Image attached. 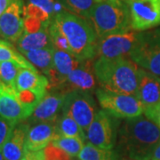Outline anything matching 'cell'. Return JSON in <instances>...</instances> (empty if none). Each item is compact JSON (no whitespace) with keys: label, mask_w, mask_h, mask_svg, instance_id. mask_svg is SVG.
I'll return each mask as SVG.
<instances>
[{"label":"cell","mask_w":160,"mask_h":160,"mask_svg":"<svg viewBox=\"0 0 160 160\" xmlns=\"http://www.w3.org/2000/svg\"><path fill=\"white\" fill-rule=\"evenodd\" d=\"M62 112L72 117L86 133L98 111L90 92L71 91L65 93Z\"/></svg>","instance_id":"8992f818"},{"label":"cell","mask_w":160,"mask_h":160,"mask_svg":"<svg viewBox=\"0 0 160 160\" xmlns=\"http://www.w3.org/2000/svg\"><path fill=\"white\" fill-rule=\"evenodd\" d=\"M132 29L145 31L160 25V0H126Z\"/></svg>","instance_id":"9c48e42d"},{"label":"cell","mask_w":160,"mask_h":160,"mask_svg":"<svg viewBox=\"0 0 160 160\" xmlns=\"http://www.w3.org/2000/svg\"><path fill=\"white\" fill-rule=\"evenodd\" d=\"M137 97L144 109L160 102V78L140 68L138 73Z\"/></svg>","instance_id":"2e32d148"},{"label":"cell","mask_w":160,"mask_h":160,"mask_svg":"<svg viewBox=\"0 0 160 160\" xmlns=\"http://www.w3.org/2000/svg\"><path fill=\"white\" fill-rule=\"evenodd\" d=\"M66 10L89 20L92 10L97 3L95 0H62Z\"/></svg>","instance_id":"d4e9b609"},{"label":"cell","mask_w":160,"mask_h":160,"mask_svg":"<svg viewBox=\"0 0 160 160\" xmlns=\"http://www.w3.org/2000/svg\"><path fill=\"white\" fill-rule=\"evenodd\" d=\"M151 160H160V143L155 149Z\"/></svg>","instance_id":"d590c367"},{"label":"cell","mask_w":160,"mask_h":160,"mask_svg":"<svg viewBox=\"0 0 160 160\" xmlns=\"http://www.w3.org/2000/svg\"><path fill=\"white\" fill-rule=\"evenodd\" d=\"M96 98L102 109L110 116L128 119L144 113V107L140 99L133 94L120 93L98 89Z\"/></svg>","instance_id":"5b68a950"},{"label":"cell","mask_w":160,"mask_h":160,"mask_svg":"<svg viewBox=\"0 0 160 160\" xmlns=\"http://www.w3.org/2000/svg\"><path fill=\"white\" fill-rule=\"evenodd\" d=\"M80 63L73 54L54 48L53 65L46 77L49 80L48 89H58L62 91L67 78Z\"/></svg>","instance_id":"7c38bea8"},{"label":"cell","mask_w":160,"mask_h":160,"mask_svg":"<svg viewBox=\"0 0 160 160\" xmlns=\"http://www.w3.org/2000/svg\"><path fill=\"white\" fill-rule=\"evenodd\" d=\"M103 160H119V157H118V155L117 154L116 152L110 150L109 155H108Z\"/></svg>","instance_id":"e575fe53"},{"label":"cell","mask_w":160,"mask_h":160,"mask_svg":"<svg viewBox=\"0 0 160 160\" xmlns=\"http://www.w3.org/2000/svg\"><path fill=\"white\" fill-rule=\"evenodd\" d=\"M53 52L54 47L52 46L36 49L23 52L22 54L37 69H40L45 76L52 68L53 65Z\"/></svg>","instance_id":"44dd1931"},{"label":"cell","mask_w":160,"mask_h":160,"mask_svg":"<svg viewBox=\"0 0 160 160\" xmlns=\"http://www.w3.org/2000/svg\"><path fill=\"white\" fill-rule=\"evenodd\" d=\"M49 80L45 75L29 69H22L15 82L16 91H33L47 92Z\"/></svg>","instance_id":"d6986e66"},{"label":"cell","mask_w":160,"mask_h":160,"mask_svg":"<svg viewBox=\"0 0 160 160\" xmlns=\"http://www.w3.org/2000/svg\"><path fill=\"white\" fill-rule=\"evenodd\" d=\"M119 160H138V159H132V158H127V157H120Z\"/></svg>","instance_id":"8d00e7d4"},{"label":"cell","mask_w":160,"mask_h":160,"mask_svg":"<svg viewBox=\"0 0 160 160\" xmlns=\"http://www.w3.org/2000/svg\"><path fill=\"white\" fill-rule=\"evenodd\" d=\"M29 126L20 123L15 126L5 143L2 152L6 160H21L25 152V141Z\"/></svg>","instance_id":"ac0fdd59"},{"label":"cell","mask_w":160,"mask_h":160,"mask_svg":"<svg viewBox=\"0 0 160 160\" xmlns=\"http://www.w3.org/2000/svg\"><path fill=\"white\" fill-rule=\"evenodd\" d=\"M65 93L58 92L54 93H46L35 108L29 120L32 123L54 122L62 112Z\"/></svg>","instance_id":"9a60e30c"},{"label":"cell","mask_w":160,"mask_h":160,"mask_svg":"<svg viewBox=\"0 0 160 160\" xmlns=\"http://www.w3.org/2000/svg\"><path fill=\"white\" fill-rule=\"evenodd\" d=\"M130 58L139 67L160 77V30L142 33Z\"/></svg>","instance_id":"52a82bcc"},{"label":"cell","mask_w":160,"mask_h":160,"mask_svg":"<svg viewBox=\"0 0 160 160\" xmlns=\"http://www.w3.org/2000/svg\"><path fill=\"white\" fill-rule=\"evenodd\" d=\"M58 136L54 122L37 123L29 128L25 141V150L45 149Z\"/></svg>","instance_id":"e0dca14e"},{"label":"cell","mask_w":160,"mask_h":160,"mask_svg":"<svg viewBox=\"0 0 160 160\" xmlns=\"http://www.w3.org/2000/svg\"><path fill=\"white\" fill-rule=\"evenodd\" d=\"M0 160H6L4 155H3V152H2V149H0Z\"/></svg>","instance_id":"74e56055"},{"label":"cell","mask_w":160,"mask_h":160,"mask_svg":"<svg viewBox=\"0 0 160 160\" xmlns=\"http://www.w3.org/2000/svg\"><path fill=\"white\" fill-rule=\"evenodd\" d=\"M14 0H0V17Z\"/></svg>","instance_id":"836d02e7"},{"label":"cell","mask_w":160,"mask_h":160,"mask_svg":"<svg viewBox=\"0 0 160 160\" xmlns=\"http://www.w3.org/2000/svg\"><path fill=\"white\" fill-rule=\"evenodd\" d=\"M52 22L66 36L72 53L78 60H92L97 56L100 38L88 20L65 10L58 13Z\"/></svg>","instance_id":"3957f363"},{"label":"cell","mask_w":160,"mask_h":160,"mask_svg":"<svg viewBox=\"0 0 160 160\" xmlns=\"http://www.w3.org/2000/svg\"><path fill=\"white\" fill-rule=\"evenodd\" d=\"M28 3L38 6L46 12L51 16L52 20H53L58 13L66 10L62 0H28Z\"/></svg>","instance_id":"83f0119b"},{"label":"cell","mask_w":160,"mask_h":160,"mask_svg":"<svg viewBox=\"0 0 160 160\" xmlns=\"http://www.w3.org/2000/svg\"><path fill=\"white\" fill-rule=\"evenodd\" d=\"M45 160H73L72 157L69 156L63 149L50 144L44 149Z\"/></svg>","instance_id":"f546056e"},{"label":"cell","mask_w":160,"mask_h":160,"mask_svg":"<svg viewBox=\"0 0 160 160\" xmlns=\"http://www.w3.org/2000/svg\"><path fill=\"white\" fill-rule=\"evenodd\" d=\"M139 66L130 57H98L94 72L102 89L137 96Z\"/></svg>","instance_id":"7a4b0ae2"},{"label":"cell","mask_w":160,"mask_h":160,"mask_svg":"<svg viewBox=\"0 0 160 160\" xmlns=\"http://www.w3.org/2000/svg\"><path fill=\"white\" fill-rule=\"evenodd\" d=\"M58 136L65 137H78L86 140V132L83 131L78 122L67 113L62 112L57 119L54 121Z\"/></svg>","instance_id":"7402d4cb"},{"label":"cell","mask_w":160,"mask_h":160,"mask_svg":"<svg viewBox=\"0 0 160 160\" xmlns=\"http://www.w3.org/2000/svg\"><path fill=\"white\" fill-rule=\"evenodd\" d=\"M21 160H45L44 149L38 150V151L25 150L22 158Z\"/></svg>","instance_id":"d6a6232c"},{"label":"cell","mask_w":160,"mask_h":160,"mask_svg":"<svg viewBox=\"0 0 160 160\" xmlns=\"http://www.w3.org/2000/svg\"><path fill=\"white\" fill-rule=\"evenodd\" d=\"M22 67L15 62H0V80L7 86L15 89V82L19 72Z\"/></svg>","instance_id":"484cf974"},{"label":"cell","mask_w":160,"mask_h":160,"mask_svg":"<svg viewBox=\"0 0 160 160\" xmlns=\"http://www.w3.org/2000/svg\"><path fill=\"white\" fill-rule=\"evenodd\" d=\"M142 35V32L132 29L100 38L97 56L107 59L130 57L132 51L137 46Z\"/></svg>","instance_id":"ba28073f"},{"label":"cell","mask_w":160,"mask_h":160,"mask_svg":"<svg viewBox=\"0 0 160 160\" xmlns=\"http://www.w3.org/2000/svg\"><path fill=\"white\" fill-rule=\"evenodd\" d=\"M144 115L160 127V102L144 109Z\"/></svg>","instance_id":"1f68e13d"},{"label":"cell","mask_w":160,"mask_h":160,"mask_svg":"<svg viewBox=\"0 0 160 160\" xmlns=\"http://www.w3.org/2000/svg\"><path fill=\"white\" fill-rule=\"evenodd\" d=\"M48 27L46 26L36 32H24L17 42V49L23 52L36 49H41L52 46Z\"/></svg>","instance_id":"ffe728a7"},{"label":"cell","mask_w":160,"mask_h":160,"mask_svg":"<svg viewBox=\"0 0 160 160\" xmlns=\"http://www.w3.org/2000/svg\"><path fill=\"white\" fill-rule=\"evenodd\" d=\"M24 33V4L14 0L0 17V37L10 42H17Z\"/></svg>","instance_id":"8fae6325"},{"label":"cell","mask_w":160,"mask_h":160,"mask_svg":"<svg viewBox=\"0 0 160 160\" xmlns=\"http://www.w3.org/2000/svg\"><path fill=\"white\" fill-rule=\"evenodd\" d=\"M96 2H101V1H103V0H95Z\"/></svg>","instance_id":"f35d334b"},{"label":"cell","mask_w":160,"mask_h":160,"mask_svg":"<svg viewBox=\"0 0 160 160\" xmlns=\"http://www.w3.org/2000/svg\"><path fill=\"white\" fill-rule=\"evenodd\" d=\"M110 150L101 149L88 142L84 146L78 158L79 160H103L109 155Z\"/></svg>","instance_id":"f1b7e54d"},{"label":"cell","mask_w":160,"mask_h":160,"mask_svg":"<svg viewBox=\"0 0 160 160\" xmlns=\"http://www.w3.org/2000/svg\"><path fill=\"white\" fill-rule=\"evenodd\" d=\"M15 62L19 63L23 69H29L38 71L33 64L29 62L25 56L18 51L17 48L10 43V41L0 38V62Z\"/></svg>","instance_id":"603a6c76"},{"label":"cell","mask_w":160,"mask_h":160,"mask_svg":"<svg viewBox=\"0 0 160 160\" xmlns=\"http://www.w3.org/2000/svg\"><path fill=\"white\" fill-rule=\"evenodd\" d=\"M160 143V127L145 115L124 119L117 136L118 157L132 159L151 160Z\"/></svg>","instance_id":"6da1fadb"},{"label":"cell","mask_w":160,"mask_h":160,"mask_svg":"<svg viewBox=\"0 0 160 160\" xmlns=\"http://www.w3.org/2000/svg\"><path fill=\"white\" fill-rule=\"evenodd\" d=\"M88 142L103 149L110 150L114 147V130L110 115L99 110L86 131Z\"/></svg>","instance_id":"30bf717a"},{"label":"cell","mask_w":160,"mask_h":160,"mask_svg":"<svg viewBox=\"0 0 160 160\" xmlns=\"http://www.w3.org/2000/svg\"><path fill=\"white\" fill-rule=\"evenodd\" d=\"M99 38L132 30L131 15L124 0H103L97 2L88 20Z\"/></svg>","instance_id":"277c9868"},{"label":"cell","mask_w":160,"mask_h":160,"mask_svg":"<svg viewBox=\"0 0 160 160\" xmlns=\"http://www.w3.org/2000/svg\"><path fill=\"white\" fill-rule=\"evenodd\" d=\"M15 125L0 116V149H3Z\"/></svg>","instance_id":"4dcf8cb0"},{"label":"cell","mask_w":160,"mask_h":160,"mask_svg":"<svg viewBox=\"0 0 160 160\" xmlns=\"http://www.w3.org/2000/svg\"><path fill=\"white\" fill-rule=\"evenodd\" d=\"M48 31H49L52 46L55 49L62 50V51L73 54L69 40L66 38V36L63 34L62 31L58 28V26L55 23L52 22L50 23V25L48 27Z\"/></svg>","instance_id":"4316f807"},{"label":"cell","mask_w":160,"mask_h":160,"mask_svg":"<svg viewBox=\"0 0 160 160\" xmlns=\"http://www.w3.org/2000/svg\"><path fill=\"white\" fill-rule=\"evenodd\" d=\"M52 144L60 149H63L71 157H78L84 148V140L78 137H65V136H57Z\"/></svg>","instance_id":"cb8c5ba5"},{"label":"cell","mask_w":160,"mask_h":160,"mask_svg":"<svg viewBox=\"0 0 160 160\" xmlns=\"http://www.w3.org/2000/svg\"><path fill=\"white\" fill-rule=\"evenodd\" d=\"M0 116L15 126L31 116V113L21 102L16 90L3 82L0 84Z\"/></svg>","instance_id":"4fadbf2b"},{"label":"cell","mask_w":160,"mask_h":160,"mask_svg":"<svg viewBox=\"0 0 160 160\" xmlns=\"http://www.w3.org/2000/svg\"><path fill=\"white\" fill-rule=\"evenodd\" d=\"M1 83H2V81H1V80H0V84H1Z\"/></svg>","instance_id":"ab89813d"},{"label":"cell","mask_w":160,"mask_h":160,"mask_svg":"<svg viewBox=\"0 0 160 160\" xmlns=\"http://www.w3.org/2000/svg\"><path fill=\"white\" fill-rule=\"evenodd\" d=\"M96 82L94 62L92 60L80 61L78 66L68 76L62 92L66 93L71 91L91 92L95 89Z\"/></svg>","instance_id":"5bb4252c"}]
</instances>
